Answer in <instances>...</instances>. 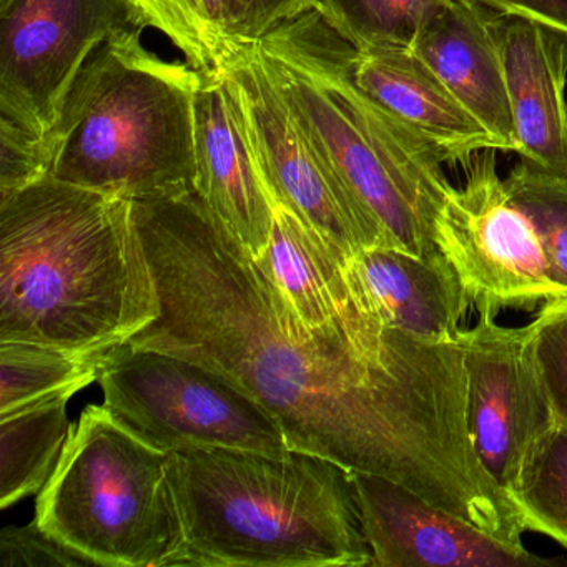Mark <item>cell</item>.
Returning <instances> with one entry per match:
<instances>
[{
	"mask_svg": "<svg viewBox=\"0 0 567 567\" xmlns=\"http://www.w3.org/2000/svg\"><path fill=\"white\" fill-rule=\"evenodd\" d=\"M450 0H310L331 29L357 51L413 49L421 29Z\"/></svg>",
	"mask_w": 567,
	"mask_h": 567,
	"instance_id": "obj_22",
	"label": "cell"
},
{
	"mask_svg": "<svg viewBox=\"0 0 567 567\" xmlns=\"http://www.w3.org/2000/svg\"><path fill=\"white\" fill-rule=\"evenodd\" d=\"M348 267L384 327L434 341L454 340L463 331L470 298L440 250L416 257L396 248H370L348 258Z\"/></svg>",
	"mask_w": 567,
	"mask_h": 567,
	"instance_id": "obj_18",
	"label": "cell"
},
{
	"mask_svg": "<svg viewBox=\"0 0 567 567\" xmlns=\"http://www.w3.org/2000/svg\"><path fill=\"white\" fill-rule=\"evenodd\" d=\"M526 530L543 534L567 549V424L556 430L514 493Z\"/></svg>",
	"mask_w": 567,
	"mask_h": 567,
	"instance_id": "obj_23",
	"label": "cell"
},
{
	"mask_svg": "<svg viewBox=\"0 0 567 567\" xmlns=\"http://www.w3.org/2000/svg\"><path fill=\"white\" fill-rule=\"evenodd\" d=\"M536 317L539 320L537 353L540 367L557 416L567 424V301L546 305Z\"/></svg>",
	"mask_w": 567,
	"mask_h": 567,
	"instance_id": "obj_26",
	"label": "cell"
},
{
	"mask_svg": "<svg viewBox=\"0 0 567 567\" xmlns=\"http://www.w3.org/2000/svg\"><path fill=\"white\" fill-rule=\"evenodd\" d=\"M463 338L471 441L484 470L513 499L559 424L537 353L539 320L507 328L477 317Z\"/></svg>",
	"mask_w": 567,
	"mask_h": 567,
	"instance_id": "obj_11",
	"label": "cell"
},
{
	"mask_svg": "<svg viewBox=\"0 0 567 567\" xmlns=\"http://www.w3.org/2000/svg\"><path fill=\"white\" fill-rule=\"evenodd\" d=\"M361 527L374 567H543V559L463 517L441 509L408 487L350 473Z\"/></svg>",
	"mask_w": 567,
	"mask_h": 567,
	"instance_id": "obj_13",
	"label": "cell"
},
{
	"mask_svg": "<svg viewBox=\"0 0 567 567\" xmlns=\"http://www.w3.org/2000/svg\"><path fill=\"white\" fill-rule=\"evenodd\" d=\"M200 72L148 51L141 28L115 31L75 82L39 151L42 178L127 200L192 190Z\"/></svg>",
	"mask_w": 567,
	"mask_h": 567,
	"instance_id": "obj_5",
	"label": "cell"
},
{
	"mask_svg": "<svg viewBox=\"0 0 567 567\" xmlns=\"http://www.w3.org/2000/svg\"><path fill=\"white\" fill-rule=\"evenodd\" d=\"M221 74L270 204L293 212L348 257L388 248L380 225L295 121L257 42L241 45Z\"/></svg>",
	"mask_w": 567,
	"mask_h": 567,
	"instance_id": "obj_9",
	"label": "cell"
},
{
	"mask_svg": "<svg viewBox=\"0 0 567 567\" xmlns=\"http://www.w3.org/2000/svg\"><path fill=\"white\" fill-rule=\"evenodd\" d=\"M104 406L145 443L165 453L290 451L278 421L220 374L177 354L125 343L99 377Z\"/></svg>",
	"mask_w": 567,
	"mask_h": 567,
	"instance_id": "obj_8",
	"label": "cell"
},
{
	"mask_svg": "<svg viewBox=\"0 0 567 567\" xmlns=\"http://www.w3.org/2000/svg\"><path fill=\"white\" fill-rule=\"evenodd\" d=\"M72 394L45 398L0 414V507L8 509L41 493L58 467L71 436L68 403Z\"/></svg>",
	"mask_w": 567,
	"mask_h": 567,
	"instance_id": "obj_20",
	"label": "cell"
},
{
	"mask_svg": "<svg viewBox=\"0 0 567 567\" xmlns=\"http://www.w3.org/2000/svg\"><path fill=\"white\" fill-rule=\"evenodd\" d=\"M84 566L95 563L39 526L35 519L24 527H4L0 533V567Z\"/></svg>",
	"mask_w": 567,
	"mask_h": 567,
	"instance_id": "obj_25",
	"label": "cell"
},
{
	"mask_svg": "<svg viewBox=\"0 0 567 567\" xmlns=\"http://www.w3.org/2000/svg\"><path fill=\"white\" fill-rule=\"evenodd\" d=\"M171 454L104 404L85 408L35 503V523L109 567H185Z\"/></svg>",
	"mask_w": 567,
	"mask_h": 567,
	"instance_id": "obj_6",
	"label": "cell"
},
{
	"mask_svg": "<svg viewBox=\"0 0 567 567\" xmlns=\"http://www.w3.org/2000/svg\"><path fill=\"white\" fill-rule=\"evenodd\" d=\"M187 566H371L350 471L303 451L171 453Z\"/></svg>",
	"mask_w": 567,
	"mask_h": 567,
	"instance_id": "obj_4",
	"label": "cell"
},
{
	"mask_svg": "<svg viewBox=\"0 0 567 567\" xmlns=\"http://www.w3.org/2000/svg\"><path fill=\"white\" fill-rule=\"evenodd\" d=\"M12 0H0V11H2V9H6L8 8L9 4H11Z\"/></svg>",
	"mask_w": 567,
	"mask_h": 567,
	"instance_id": "obj_29",
	"label": "cell"
},
{
	"mask_svg": "<svg viewBox=\"0 0 567 567\" xmlns=\"http://www.w3.org/2000/svg\"><path fill=\"white\" fill-rule=\"evenodd\" d=\"M132 207L161 311L128 344L220 374L278 421L290 450L386 477L523 544L519 509L471 441L463 331L401 357H367L300 323L194 188Z\"/></svg>",
	"mask_w": 567,
	"mask_h": 567,
	"instance_id": "obj_1",
	"label": "cell"
},
{
	"mask_svg": "<svg viewBox=\"0 0 567 567\" xmlns=\"http://www.w3.org/2000/svg\"><path fill=\"white\" fill-rule=\"evenodd\" d=\"M353 78L370 97L424 138L443 164L466 165L480 152L497 151L489 132L413 49L358 51Z\"/></svg>",
	"mask_w": 567,
	"mask_h": 567,
	"instance_id": "obj_17",
	"label": "cell"
},
{
	"mask_svg": "<svg viewBox=\"0 0 567 567\" xmlns=\"http://www.w3.org/2000/svg\"><path fill=\"white\" fill-rule=\"evenodd\" d=\"M257 48L295 121L380 225L388 248L437 251L434 220L453 185L436 151L357 84V49L315 11L281 22Z\"/></svg>",
	"mask_w": 567,
	"mask_h": 567,
	"instance_id": "obj_3",
	"label": "cell"
},
{
	"mask_svg": "<svg viewBox=\"0 0 567 567\" xmlns=\"http://www.w3.org/2000/svg\"><path fill=\"white\" fill-rule=\"evenodd\" d=\"M194 135V190L255 260H261L270 245L274 208L221 72H200Z\"/></svg>",
	"mask_w": 567,
	"mask_h": 567,
	"instance_id": "obj_14",
	"label": "cell"
},
{
	"mask_svg": "<svg viewBox=\"0 0 567 567\" xmlns=\"http://www.w3.org/2000/svg\"><path fill=\"white\" fill-rule=\"evenodd\" d=\"M511 197L533 221L550 274L567 301V181L520 161L506 178ZM563 300V301H564Z\"/></svg>",
	"mask_w": 567,
	"mask_h": 567,
	"instance_id": "obj_24",
	"label": "cell"
},
{
	"mask_svg": "<svg viewBox=\"0 0 567 567\" xmlns=\"http://www.w3.org/2000/svg\"><path fill=\"white\" fill-rule=\"evenodd\" d=\"M496 152L464 165V185L453 187L434 220L437 250L460 275L477 317L489 318L564 300L536 227L497 174Z\"/></svg>",
	"mask_w": 567,
	"mask_h": 567,
	"instance_id": "obj_10",
	"label": "cell"
},
{
	"mask_svg": "<svg viewBox=\"0 0 567 567\" xmlns=\"http://www.w3.org/2000/svg\"><path fill=\"white\" fill-rule=\"evenodd\" d=\"M501 16L476 0H450L421 29L413 51L489 132L497 151L516 152Z\"/></svg>",
	"mask_w": 567,
	"mask_h": 567,
	"instance_id": "obj_15",
	"label": "cell"
},
{
	"mask_svg": "<svg viewBox=\"0 0 567 567\" xmlns=\"http://www.w3.org/2000/svg\"><path fill=\"white\" fill-rule=\"evenodd\" d=\"M0 19V197H6L44 181L39 151L58 127L85 64L115 31L134 24L118 0H12Z\"/></svg>",
	"mask_w": 567,
	"mask_h": 567,
	"instance_id": "obj_7",
	"label": "cell"
},
{
	"mask_svg": "<svg viewBox=\"0 0 567 567\" xmlns=\"http://www.w3.org/2000/svg\"><path fill=\"white\" fill-rule=\"evenodd\" d=\"M240 4L251 42H257L281 22L310 11V0H240Z\"/></svg>",
	"mask_w": 567,
	"mask_h": 567,
	"instance_id": "obj_27",
	"label": "cell"
},
{
	"mask_svg": "<svg viewBox=\"0 0 567 567\" xmlns=\"http://www.w3.org/2000/svg\"><path fill=\"white\" fill-rule=\"evenodd\" d=\"M114 350L78 351L0 341V414L59 394L74 396L99 381Z\"/></svg>",
	"mask_w": 567,
	"mask_h": 567,
	"instance_id": "obj_21",
	"label": "cell"
},
{
	"mask_svg": "<svg viewBox=\"0 0 567 567\" xmlns=\"http://www.w3.org/2000/svg\"><path fill=\"white\" fill-rule=\"evenodd\" d=\"M271 208L270 245L257 261L300 323L341 338L377 360L401 357L430 341L384 327L354 285L350 257L331 247L293 212L278 204Z\"/></svg>",
	"mask_w": 567,
	"mask_h": 567,
	"instance_id": "obj_12",
	"label": "cell"
},
{
	"mask_svg": "<svg viewBox=\"0 0 567 567\" xmlns=\"http://www.w3.org/2000/svg\"><path fill=\"white\" fill-rule=\"evenodd\" d=\"M135 28L165 35L200 72L224 71L250 44L240 0H118Z\"/></svg>",
	"mask_w": 567,
	"mask_h": 567,
	"instance_id": "obj_19",
	"label": "cell"
},
{
	"mask_svg": "<svg viewBox=\"0 0 567 567\" xmlns=\"http://www.w3.org/2000/svg\"><path fill=\"white\" fill-rule=\"evenodd\" d=\"M158 311L132 200L54 178L0 197V341L114 350Z\"/></svg>",
	"mask_w": 567,
	"mask_h": 567,
	"instance_id": "obj_2",
	"label": "cell"
},
{
	"mask_svg": "<svg viewBox=\"0 0 567 567\" xmlns=\"http://www.w3.org/2000/svg\"><path fill=\"white\" fill-rule=\"evenodd\" d=\"M501 48L516 154L567 181V32L501 16Z\"/></svg>",
	"mask_w": 567,
	"mask_h": 567,
	"instance_id": "obj_16",
	"label": "cell"
},
{
	"mask_svg": "<svg viewBox=\"0 0 567 567\" xmlns=\"http://www.w3.org/2000/svg\"><path fill=\"white\" fill-rule=\"evenodd\" d=\"M503 16L533 19L567 32V0H476Z\"/></svg>",
	"mask_w": 567,
	"mask_h": 567,
	"instance_id": "obj_28",
	"label": "cell"
}]
</instances>
